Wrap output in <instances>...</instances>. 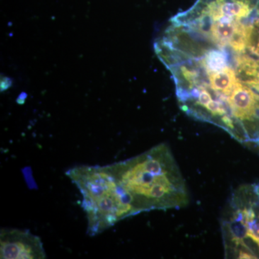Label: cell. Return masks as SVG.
I'll use <instances>...</instances> for the list:
<instances>
[{"instance_id":"cell-1","label":"cell","mask_w":259,"mask_h":259,"mask_svg":"<svg viewBox=\"0 0 259 259\" xmlns=\"http://www.w3.org/2000/svg\"><path fill=\"white\" fill-rule=\"evenodd\" d=\"M110 166L136 214L188 204L185 181L166 144Z\"/></svg>"},{"instance_id":"cell-2","label":"cell","mask_w":259,"mask_h":259,"mask_svg":"<svg viewBox=\"0 0 259 259\" xmlns=\"http://www.w3.org/2000/svg\"><path fill=\"white\" fill-rule=\"evenodd\" d=\"M81 196L88 233L95 236L126 218L136 215L110 165L75 166L66 172Z\"/></svg>"},{"instance_id":"cell-3","label":"cell","mask_w":259,"mask_h":259,"mask_svg":"<svg viewBox=\"0 0 259 259\" xmlns=\"http://www.w3.org/2000/svg\"><path fill=\"white\" fill-rule=\"evenodd\" d=\"M226 256L259 258V184L235 190L222 221Z\"/></svg>"},{"instance_id":"cell-4","label":"cell","mask_w":259,"mask_h":259,"mask_svg":"<svg viewBox=\"0 0 259 259\" xmlns=\"http://www.w3.org/2000/svg\"><path fill=\"white\" fill-rule=\"evenodd\" d=\"M0 258L42 259L47 258V254L40 238L28 230L2 228Z\"/></svg>"},{"instance_id":"cell-5","label":"cell","mask_w":259,"mask_h":259,"mask_svg":"<svg viewBox=\"0 0 259 259\" xmlns=\"http://www.w3.org/2000/svg\"><path fill=\"white\" fill-rule=\"evenodd\" d=\"M247 46L253 54L259 57V12L258 8L248 23Z\"/></svg>"},{"instance_id":"cell-6","label":"cell","mask_w":259,"mask_h":259,"mask_svg":"<svg viewBox=\"0 0 259 259\" xmlns=\"http://www.w3.org/2000/svg\"><path fill=\"white\" fill-rule=\"evenodd\" d=\"M189 32V31H188ZM189 33L191 35H192V37H193V38L194 39V40H195L196 42H197V46H198V47L199 48V49H200L201 51H202V53L207 56V58L209 59V60L212 61L213 63H214V64L218 65V66H220L219 64H218L217 63L214 62V61L212 60V58L209 56L208 53H207V50H206L205 48H204L203 44H202V40H200V38L199 37H197V35H192V33H190V32H189ZM221 67H223V66H221ZM223 69H225V68H223ZM228 71V70H227ZM228 73L230 72L228 71ZM230 75L231 74H230ZM233 77V76H232ZM233 81H234V80H233ZM234 88H235V84H234ZM255 93V90H250L249 92H248V93L245 94L244 96H243L241 97V99H240L239 100H238V102H237V103H236V118L237 120V118H238V115H240V113L242 112V110H243V108H244L245 105H246L247 102H248V100H250V97L253 96V94ZM235 99H236V97H235Z\"/></svg>"},{"instance_id":"cell-7","label":"cell","mask_w":259,"mask_h":259,"mask_svg":"<svg viewBox=\"0 0 259 259\" xmlns=\"http://www.w3.org/2000/svg\"><path fill=\"white\" fill-rule=\"evenodd\" d=\"M12 81H10L9 78H2V83H1V88L2 91H4V90H7L8 88H7L6 84L8 85V87L11 86Z\"/></svg>"},{"instance_id":"cell-8","label":"cell","mask_w":259,"mask_h":259,"mask_svg":"<svg viewBox=\"0 0 259 259\" xmlns=\"http://www.w3.org/2000/svg\"><path fill=\"white\" fill-rule=\"evenodd\" d=\"M258 11L259 12V2H258Z\"/></svg>"}]
</instances>
